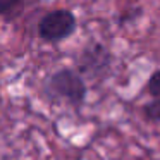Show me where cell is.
Listing matches in <instances>:
<instances>
[{
  "instance_id": "cell-2",
  "label": "cell",
  "mask_w": 160,
  "mask_h": 160,
  "mask_svg": "<svg viewBox=\"0 0 160 160\" xmlns=\"http://www.w3.org/2000/svg\"><path fill=\"white\" fill-rule=\"evenodd\" d=\"M76 28V19L69 11H52L40 22V36L47 42H60Z\"/></svg>"
},
{
  "instance_id": "cell-6",
  "label": "cell",
  "mask_w": 160,
  "mask_h": 160,
  "mask_svg": "<svg viewBox=\"0 0 160 160\" xmlns=\"http://www.w3.org/2000/svg\"><path fill=\"white\" fill-rule=\"evenodd\" d=\"M19 0H0V14H4V12L11 11L12 7H16Z\"/></svg>"
},
{
  "instance_id": "cell-3",
  "label": "cell",
  "mask_w": 160,
  "mask_h": 160,
  "mask_svg": "<svg viewBox=\"0 0 160 160\" xmlns=\"http://www.w3.org/2000/svg\"><path fill=\"white\" fill-rule=\"evenodd\" d=\"M79 71L84 76L91 78V79H100L110 67V53L107 52L103 45H95L84 48L81 53L79 60H78Z\"/></svg>"
},
{
  "instance_id": "cell-5",
  "label": "cell",
  "mask_w": 160,
  "mask_h": 160,
  "mask_svg": "<svg viewBox=\"0 0 160 160\" xmlns=\"http://www.w3.org/2000/svg\"><path fill=\"white\" fill-rule=\"evenodd\" d=\"M148 93L153 98H160V71L153 72V76L148 81Z\"/></svg>"
},
{
  "instance_id": "cell-4",
  "label": "cell",
  "mask_w": 160,
  "mask_h": 160,
  "mask_svg": "<svg viewBox=\"0 0 160 160\" xmlns=\"http://www.w3.org/2000/svg\"><path fill=\"white\" fill-rule=\"evenodd\" d=\"M143 114L150 121H160V98H155L153 102L146 103L143 107Z\"/></svg>"
},
{
  "instance_id": "cell-1",
  "label": "cell",
  "mask_w": 160,
  "mask_h": 160,
  "mask_svg": "<svg viewBox=\"0 0 160 160\" xmlns=\"http://www.w3.org/2000/svg\"><path fill=\"white\" fill-rule=\"evenodd\" d=\"M45 91L52 100H60L69 105H81L86 98V84L78 72L69 69L52 74L45 84Z\"/></svg>"
}]
</instances>
